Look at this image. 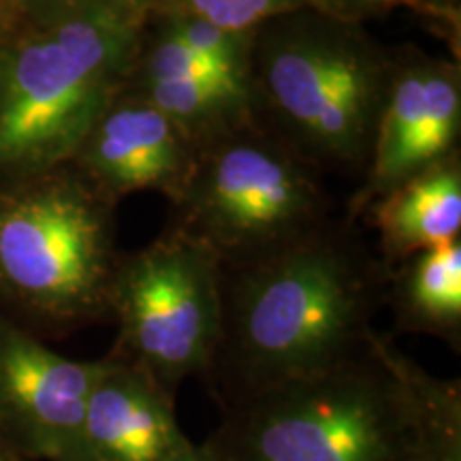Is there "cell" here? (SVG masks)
<instances>
[{
  "label": "cell",
  "instance_id": "obj_1",
  "mask_svg": "<svg viewBox=\"0 0 461 461\" xmlns=\"http://www.w3.org/2000/svg\"><path fill=\"white\" fill-rule=\"evenodd\" d=\"M221 461H461V384L376 331L316 372L224 406Z\"/></svg>",
  "mask_w": 461,
  "mask_h": 461
},
{
  "label": "cell",
  "instance_id": "obj_2",
  "mask_svg": "<svg viewBox=\"0 0 461 461\" xmlns=\"http://www.w3.org/2000/svg\"><path fill=\"white\" fill-rule=\"evenodd\" d=\"M378 286L322 230L222 269V336L207 383L222 408L361 353L376 330Z\"/></svg>",
  "mask_w": 461,
  "mask_h": 461
},
{
  "label": "cell",
  "instance_id": "obj_3",
  "mask_svg": "<svg viewBox=\"0 0 461 461\" xmlns=\"http://www.w3.org/2000/svg\"><path fill=\"white\" fill-rule=\"evenodd\" d=\"M146 11L148 0H92L0 51V171L28 176L79 152Z\"/></svg>",
  "mask_w": 461,
  "mask_h": 461
},
{
  "label": "cell",
  "instance_id": "obj_4",
  "mask_svg": "<svg viewBox=\"0 0 461 461\" xmlns=\"http://www.w3.org/2000/svg\"><path fill=\"white\" fill-rule=\"evenodd\" d=\"M92 184L51 177L0 194V291L50 330L109 316L113 257L107 205Z\"/></svg>",
  "mask_w": 461,
  "mask_h": 461
},
{
  "label": "cell",
  "instance_id": "obj_5",
  "mask_svg": "<svg viewBox=\"0 0 461 461\" xmlns=\"http://www.w3.org/2000/svg\"><path fill=\"white\" fill-rule=\"evenodd\" d=\"M118 327L109 357L176 395L188 378H210L222 336V263L177 230L118 263L109 293Z\"/></svg>",
  "mask_w": 461,
  "mask_h": 461
},
{
  "label": "cell",
  "instance_id": "obj_6",
  "mask_svg": "<svg viewBox=\"0 0 461 461\" xmlns=\"http://www.w3.org/2000/svg\"><path fill=\"white\" fill-rule=\"evenodd\" d=\"M180 230L222 263L241 265L319 230L321 197L305 173L272 148L230 143L190 167L173 197Z\"/></svg>",
  "mask_w": 461,
  "mask_h": 461
},
{
  "label": "cell",
  "instance_id": "obj_7",
  "mask_svg": "<svg viewBox=\"0 0 461 461\" xmlns=\"http://www.w3.org/2000/svg\"><path fill=\"white\" fill-rule=\"evenodd\" d=\"M265 86L305 143L331 158L359 157L378 101L376 67L359 48L330 37L291 39L269 54Z\"/></svg>",
  "mask_w": 461,
  "mask_h": 461
},
{
  "label": "cell",
  "instance_id": "obj_8",
  "mask_svg": "<svg viewBox=\"0 0 461 461\" xmlns=\"http://www.w3.org/2000/svg\"><path fill=\"white\" fill-rule=\"evenodd\" d=\"M103 359L75 361L0 321V436L20 461H75Z\"/></svg>",
  "mask_w": 461,
  "mask_h": 461
},
{
  "label": "cell",
  "instance_id": "obj_9",
  "mask_svg": "<svg viewBox=\"0 0 461 461\" xmlns=\"http://www.w3.org/2000/svg\"><path fill=\"white\" fill-rule=\"evenodd\" d=\"M194 451L176 417V395L129 363L103 357L75 461H190Z\"/></svg>",
  "mask_w": 461,
  "mask_h": 461
},
{
  "label": "cell",
  "instance_id": "obj_10",
  "mask_svg": "<svg viewBox=\"0 0 461 461\" xmlns=\"http://www.w3.org/2000/svg\"><path fill=\"white\" fill-rule=\"evenodd\" d=\"M177 131L148 101L105 109L79 148L90 184L109 201L152 188L176 197L193 167Z\"/></svg>",
  "mask_w": 461,
  "mask_h": 461
},
{
  "label": "cell",
  "instance_id": "obj_11",
  "mask_svg": "<svg viewBox=\"0 0 461 461\" xmlns=\"http://www.w3.org/2000/svg\"><path fill=\"white\" fill-rule=\"evenodd\" d=\"M374 224L391 258L459 240L461 173L438 163L374 201Z\"/></svg>",
  "mask_w": 461,
  "mask_h": 461
},
{
  "label": "cell",
  "instance_id": "obj_12",
  "mask_svg": "<svg viewBox=\"0 0 461 461\" xmlns=\"http://www.w3.org/2000/svg\"><path fill=\"white\" fill-rule=\"evenodd\" d=\"M391 305L400 331L461 342V244L445 241L411 255L393 286Z\"/></svg>",
  "mask_w": 461,
  "mask_h": 461
},
{
  "label": "cell",
  "instance_id": "obj_13",
  "mask_svg": "<svg viewBox=\"0 0 461 461\" xmlns=\"http://www.w3.org/2000/svg\"><path fill=\"white\" fill-rule=\"evenodd\" d=\"M241 101L244 86L203 79H148V103L177 129L214 120Z\"/></svg>",
  "mask_w": 461,
  "mask_h": 461
},
{
  "label": "cell",
  "instance_id": "obj_14",
  "mask_svg": "<svg viewBox=\"0 0 461 461\" xmlns=\"http://www.w3.org/2000/svg\"><path fill=\"white\" fill-rule=\"evenodd\" d=\"M177 15L199 17L224 31L244 34L267 17L305 7L310 0H171Z\"/></svg>",
  "mask_w": 461,
  "mask_h": 461
},
{
  "label": "cell",
  "instance_id": "obj_15",
  "mask_svg": "<svg viewBox=\"0 0 461 461\" xmlns=\"http://www.w3.org/2000/svg\"><path fill=\"white\" fill-rule=\"evenodd\" d=\"M148 79H203L244 86V73L216 65L169 31L148 56Z\"/></svg>",
  "mask_w": 461,
  "mask_h": 461
},
{
  "label": "cell",
  "instance_id": "obj_16",
  "mask_svg": "<svg viewBox=\"0 0 461 461\" xmlns=\"http://www.w3.org/2000/svg\"><path fill=\"white\" fill-rule=\"evenodd\" d=\"M169 32L182 39L194 51H199L201 56H205L207 60L244 73L241 71L244 68V43H241L244 34L229 32L210 22L199 20V17L186 15H177Z\"/></svg>",
  "mask_w": 461,
  "mask_h": 461
},
{
  "label": "cell",
  "instance_id": "obj_17",
  "mask_svg": "<svg viewBox=\"0 0 461 461\" xmlns=\"http://www.w3.org/2000/svg\"><path fill=\"white\" fill-rule=\"evenodd\" d=\"M310 3L321 5V7L331 9L338 15H367L380 14V11L391 9H412L419 14L440 15L442 9L429 0H310Z\"/></svg>",
  "mask_w": 461,
  "mask_h": 461
},
{
  "label": "cell",
  "instance_id": "obj_18",
  "mask_svg": "<svg viewBox=\"0 0 461 461\" xmlns=\"http://www.w3.org/2000/svg\"><path fill=\"white\" fill-rule=\"evenodd\" d=\"M190 461H221V459H218V455L203 442V445H197V451H194L193 459Z\"/></svg>",
  "mask_w": 461,
  "mask_h": 461
},
{
  "label": "cell",
  "instance_id": "obj_19",
  "mask_svg": "<svg viewBox=\"0 0 461 461\" xmlns=\"http://www.w3.org/2000/svg\"><path fill=\"white\" fill-rule=\"evenodd\" d=\"M43 3L56 5V7H62V9L71 11V9L82 7V5H86V3H92V0H43Z\"/></svg>",
  "mask_w": 461,
  "mask_h": 461
},
{
  "label": "cell",
  "instance_id": "obj_20",
  "mask_svg": "<svg viewBox=\"0 0 461 461\" xmlns=\"http://www.w3.org/2000/svg\"><path fill=\"white\" fill-rule=\"evenodd\" d=\"M0 461H20L15 457V453L7 447V442L3 440V436H0Z\"/></svg>",
  "mask_w": 461,
  "mask_h": 461
}]
</instances>
